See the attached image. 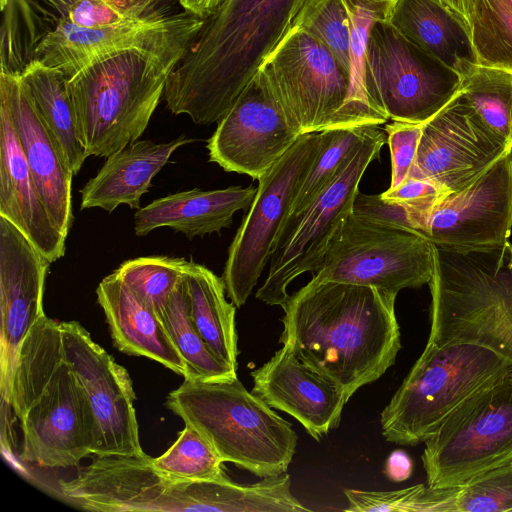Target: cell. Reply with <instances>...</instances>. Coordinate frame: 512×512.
I'll return each instance as SVG.
<instances>
[{
    "label": "cell",
    "mask_w": 512,
    "mask_h": 512,
    "mask_svg": "<svg viewBox=\"0 0 512 512\" xmlns=\"http://www.w3.org/2000/svg\"><path fill=\"white\" fill-rule=\"evenodd\" d=\"M396 297L371 286L311 278L281 306L279 342L341 387L348 401L396 361Z\"/></svg>",
    "instance_id": "obj_1"
},
{
    "label": "cell",
    "mask_w": 512,
    "mask_h": 512,
    "mask_svg": "<svg viewBox=\"0 0 512 512\" xmlns=\"http://www.w3.org/2000/svg\"><path fill=\"white\" fill-rule=\"evenodd\" d=\"M306 0H224L170 73L167 108L197 125L218 122L278 45Z\"/></svg>",
    "instance_id": "obj_2"
},
{
    "label": "cell",
    "mask_w": 512,
    "mask_h": 512,
    "mask_svg": "<svg viewBox=\"0 0 512 512\" xmlns=\"http://www.w3.org/2000/svg\"><path fill=\"white\" fill-rule=\"evenodd\" d=\"M10 406L21 430L25 462L66 468L94 453L91 405L66 357L60 322L46 315L19 349Z\"/></svg>",
    "instance_id": "obj_3"
},
{
    "label": "cell",
    "mask_w": 512,
    "mask_h": 512,
    "mask_svg": "<svg viewBox=\"0 0 512 512\" xmlns=\"http://www.w3.org/2000/svg\"><path fill=\"white\" fill-rule=\"evenodd\" d=\"M428 341L481 345L512 361V244L455 251L433 246Z\"/></svg>",
    "instance_id": "obj_4"
},
{
    "label": "cell",
    "mask_w": 512,
    "mask_h": 512,
    "mask_svg": "<svg viewBox=\"0 0 512 512\" xmlns=\"http://www.w3.org/2000/svg\"><path fill=\"white\" fill-rule=\"evenodd\" d=\"M167 407L197 429L223 462L265 478L285 473L297 446L291 424L238 378L184 379Z\"/></svg>",
    "instance_id": "obj_5"
},
{
    "label": "cell",
    "mask_w": 512,
    "mask_h": 512,
    "mask_svg": "<svg viewBox=\"0 0 512 512\" xmlns=\"http://www.w3.org/2000/svg\"><path fill=\"white\" fill-rule=\"evenodd\" d=\"M175 67L128 51L94 63L67 80L79 137L89 156L107 158L138 140Z\"/></svg>",
    "instance_id": "obj_6"
},
{
    "label": "cell",
    "mask_w": 512,
    "mask_h": 512,
    "mask_svg": "<svg viewBox=\"0 0 512 512\" xmlns=\"http://www.w3.org/2000/svg\"><path fill=\"white\" fill-rule=\"evenodd\" d=\"M512 371V361L471 343L426 347L380 415L383 437L415 446L431 437L464 400Z\"/></svg>",
    "instance_id": "obj_7"
},
{
    "label": "cell",
    "mask_w": 512,
    "mask_h": 512,
    "mask_svg": "<svg viewBox=\"0 0 512 512\" xmlns=\"http://www.w3.org/2000/svg\"><path fill=\"white\" fill-rule=\"evenodd\" d=\"M387 142L385 130L371 125L329 184L298 213L288 216L270 257L269 272L256 292L267 305L282 306L288 286L313 272L329 241L352 212L359 184L369 164Z\"/></svg>",
    "instance_id": "obj_8"
},
{
    "label": "cell",
    "mask_w": 512,
    "mask_h": 512,
    "mask_svg": "<svg viewBox=\"0 0 512 512\" xmlns=\"http://www.w3.org/2000/svg\"><path fill=\"white\" fill-rule=\"evenodd\" d=\"M427 485L461 486L512 460V371L458 405L425 442Z\"/></svg>",
    "instance_id": "obj_9"
},
{
    "label": "cell",
    "mask_w": 512,
    "mask_h": 512,
    "mask_svg": "<svg viewBox=\"0 0 512 512\" xmlns=\"http://www.w3.org/2000/svg\"><path fill=\"white\" fill-rule=\"evenodd\" d=\"M147 454L95 456L69 480H59L69 503L99 512H222L221 483L186 481L159 471ZM227 480V479H226Z\"/></svg>",
    "instance_id": "obj_10"
},
{
    "label": "cell",
    "mask_w": 512,
    "mask_h": 512,
    "mask_svg": "<svg viewBox=\"0 0 512 512\" xmlns=\"http://www.w3.org/2000/svg\"><path fill=\"white\" fill-rule=\"evenodd\" d=\"M258 71L301 134L361 126L350 105L349 73L299 26H290Z\"/></svg>",
    "instance_id": "obj_11"
},
{
    "label": "cell",
    "mask_w": 512,
    "mask_h": 512,
    "mask_svg": "<svg viewBox=\"0 0 512 512\" xmlns=\"http://www.w3.org/2000/svg\"><path fill=\"white\" fill-rule=\"evenodd\" d=\"M204 22L162 0L143 16L100 28H86L59 17L36 49L35 59L60 70L68 79L78 71L115 55L139 51L177 65Z\"/></svg>",
    "instance_id": "obj_12"
},
{
    "label": "cell",
    "mask_w": 512,
    "mask_h": 512,
    "mask_svg": "<svg viewBox=\"0 0 512 512\" xmlns=\"http://www.w3.org/2000/svg\"><path fill=\"white\" fill-rule=\"evenodd\" d=\"M433 246L417 233L371 223L351 212L329 241L312 279L397 295L430 282Z\"/></svg>",
    "instance_id": "obj_13"
},
{
    "label": "cell",
    "mask_w": 512,
    "mask_h": 512,
    "mask_svg": "<svg viewBox=\"0 0 512 512\" xmlns=\"http://www.w3.org/2000/svg\"><path fill=\"white\" fill-rule=\"evenodd\" d=\"M367 81L389 120L424 123L461 92L463 77L380 19L368 39Z\"/></svg>",
    "instance_id": "obj_14"
},
{
    "label": "cell",
    "mask_w": 512,
    "mask_h": 512,
    "mask_svg": "<svg viewBox=\"0 0 512 512\" xmlns=\"http://www.w3.org/2000/svg\"><path fill=\"white\" fill-rule=\"evenodd\" d=\"M319 132L302 134L261 177L254 200L228 249L223 271L226 294L243 306L266 267L292 202L311 167Z\"/></svg>",
    "instance_id": "obj_15"
},
{
    "label": "cell",
    "mask_w": 512,
    "mask_h": 512,
    "mask_svg": "<svg viewBox=\"0 0 512 512\" xmlns=\"http://www.w3.org/2000/svg\"><path fill=\"white\" fill-rule=\"evenodd\" d=\"M301 135L257 71L218 121L207 142L209 161L258 180Z\"/></svg>",
    "instance_id": "obj_16"
},
{
    "label": "cell",
    "mask_w": 512,
    "mask_h": 512,
    "mask_svg": "<svg viewBox=\"0 0 512 512\" xmlns=\"http://www.w3.org/2000/svg\"><path fill=\"white\" fill-rule=\"evenodd\" d=\"M512 147L490 129L461 92L424 122L408 177L458 192L476 181Z\"/></svg>",
    "instance_id": "obj_17"
},
{
    "label": "cell",
    "mask_w": 512,
    "mask_h": 512,
    "mask_svg": "<svg viewBox=\"0 0 512 512\" xmlns=\"http://www.w3.org/2000/svg\"><path fill=\"white\" fill-rule=\"evenodd\" d=\"M66 357L83 386L95 421L96 456H138L135 393L129 373L77 321L60 322Z\"/></svg>",
    "instance_id": "obj_18"
},
{
    "label": "cell",
    "mask_w": 512,
    "mask_h": 512,
    "mask_svg": "<svg viewBox=\"0 0 512 512\" xmlns=\"http://www.w3.org/2000/svg\"><path fill=\"white\" fill-rule=\"evenodd\" d=\"M512 231V149L465 189L432 207L422 236L455 251L492 249Z\"/></svg>",
    "instance_id": "obj_19"
},
{
    "label": "cell",
    "mask_w": 512,
    "mask_h": 512,
    "mask_svg": "<svg viewBox=\"0 0 512 512\" xmlns=\"http://www.w3.org/2000/svg\"><path fill=\"white\" fill-rule=\"evenodd\" d=\"M50 261L12 222L0 216V396L12 414L11 385L22 342L43 316Z\"/></svg>",
    "instance_id": "obj_20"
},
{
    "label": "cell",
    "mask_w": 512,
    "mask_h": 512,
    "mask_svg": "<svg viewBox=\"0 0 512 512\" xmlns=\"http://www.w3.org/2000/svg\"><path fill=\"white\" fill-rule=\"evenodd\" d=\"M252 392L270 407L294 417L315 440L338 427L348 402L336 383L282 346L251 372Z\"/></svg>",
    "instance_id": "obj_21"
},
{
    "label": "cell",
    "mask_w": 512,
    "mask_h": 512,
    "mask_svg": "<svg viewBox=\"0 0 512 512\" xmlns=\"http://www.w3.org/2000/svg\"><path fill=\"white\" fill-rule=\"evenodd\" d=\"M0 98L9 108L41 200L67 236L73 221V174L64 163L20 74L0 71Z\"/></svg>",
    "instance_id": "obj_22"
},
{
    "label": "cell",
    "mask_w": 512,
    "mask_h": 512,
    "mask_svg": "<svg viewBox=\"0 0 512 512\" xmlns=\"http://www.w3.org/2000/svg\"><path fill=\"white\" fill-rule=\"evenodd\" d=\"M0 216L50 261L64 256L66 235L41 200L6 102L0 98Z\"/></svg>",
    "instance_id": "obj_23"
},
{
    "label": "cell",
    "mask_w": 512,
    "mask_h": 512,
    "mask_svg": "<svg viewBox=\"0 0 512 512\" xmlns=\"http://www.w3.org/2000/svg\"><path fill=\"white\" fill-rule=\"evenodd\" d=\"M96 294L119 350L148 357L184 379L190 378L186 363L161 318L115 272L102 279Z\"/></svg>",
    "instance_id": "obj_24"
},
{
    "label": "cell",
    "mask_w": 512,
    "mask_h": 512,
    "mask_svg": "<svg viewBox=\"0 0 512 512\" xmlns=\"http://www.w3.org/2000/svg\"><path fill=\"white\" fill-rule=\"evenodd\" d=\"M256 192L253 186H230L169 194L137 210L134 232L146 236L156 228L169 227L189 239L219 232L231 225L237 211L250 208Z\"/></svg>",
    "instance_id": "obj_25"
},
{
    "label": "cell",
    "mask_w": 512,
    "mask_h": 512,
    "mask_svg": "<svg viewBox=\"0 0 512 512\" xmlns=\"http://www.w3.org/2000/svg\"><path fill=\"white\" fill-rule=\"evenodd\" d=\"M193 141L185 136L165 143L136 140L111 154L81 189V209L98 207L111 213L121 204L140 209L141 196L154 176L175 150Z\"/></svg>",
    "instance_id": "obj_26"
},
{
    "label": "cell",
    "mask_w": 512,
    "mask_h": 512,
    "mask_svg": "<svg viewBox=\"0 0 512 512\" xmlns=\"http://www.w3.org/2000/svg\"><path fill=\"white\" fill-rule=\"evenodd\" d=\"M387 20L462 77L478 64L469 23L439 0H393Z\"/></svg>",
    "instance_id": "obj_27"
},
{
    "label": "cell",
    "mask_w": 512,
    "mask_h": 512,
    "mask_svg": "<svg viewBox=\"0 0 512 512\" xmlns=\"http://www.w3.org/2000/svg\"><path fill=\"white\" fill-rule=\"evenodd\" d=\"M184 278L190 299V314L197 331L214 356L237 371V307L226 299L223 278L192 259Z\"/></svg>",
    "instance_id": "obj_28"
},
{
    "label": "cell",
    "mask_w": 512,
    "mask_h": 512,
    "mask_svg": "<svg viewBox=\"0 0 512 512\" xmlns=\"http://www.w3.org/2000/svg\"><path fill=\"white\" fill-rule=\"evenodd\" d=\"M20 75L64 163L76 175L89 154L79 137L68 78L37 59Z\"/></svg>",
    "instance_id": "obj_29"
},
{
    "label": "cell",
    "mask_w": 512,
    "mask_h": 512,
    "mask_svg": "<svg viewBox=\"0 0 512 512\" xmlns=\"http://www.w3.org/2000/svg\"><path fill=\"white\" fill-rule=\"evenodd\" d=\"M351 28L350 105L361 126L385 124L389 119L372 100L367 81V46L377 20L388 19L393 0H344Z\"/></svg>",
    "instance_id": "obj_30"
},
{
    "label": "cell",
    "mask_w": 512,
    "mask_h": 512,
    "mask_svg": "<svg viewBox=\"0 0 512 512\" xmlns=\"http://www.w3.org/2000/svg\"><path fill=\"white\" fill-rule=\"evenodd\" d=\"M162 322L186 363L189 379L213 381L237 377V371L217 359L197 331L184 277L166 304Z\"/></svg>",
    "instance_id": "obj_31"
},
{
    "label": "cell",
    "mask_w": 512,
    "mask_h": 512,
    "mask_svg": "<svg viewBox=\"0 0 512 512\" xmlns=\"http://www.w3.org/2000/svg\"><path fill=\"white\" fill-rule=\"evenodd\" d=\"M1 26L0 71L21 72L35 60L36 49L55 27L52 15L35 0H0Z\"/></svg>",
    "instance_id": "obj_32"
},
{
    "label": "cell",
    "mask_w": 512,
    "mask_h": 512,
    "mask_svg": "<svg viewBox=\"0 0 512 512\" xmlns=\"http://www.w3.org/2000/svg\"><path fill=\"white\" fill-rule=\"evenodd\" d=\"M462 94L481 120L512 147V72L477 64L463 76Z\"/></svg>",
    "instance_id": "obj_33"
},
{
    "label": "cell",
    "mask_w": 512,
    "mask_h": 512,
    "mask_svg": "<svg viewBox=\"0 0 512 512\" xmlns=\"http://www.w3.org/2000/svg\"><path fill=\"white\" fill-rule=\"evenodd\" d=\"M469 27L478 64L512 72V0H473Z\"/></svg>",
    "instance_id": "obj_34"
},
{
    "label": "cell",
    "mask_w": 512,
    "mask_h": 512,
    "mask_svg": "<svg viewBox=\"0 0 512 512\" xmlns=\"http://www.w3.org/2000/svg\"><path fill=\"white\" fill-rule=\"evenodd\" d=\"M370 126L331 128L319 132L316 157L297 190L288 216L305 208L329 184Z\"/></svg>",
    "instance_id": "obj_35"
},
{
    "label": "cell",
    "mask_w": 512,
    "mask_h": 512,
    "mask_svg": "<svg viewBox=\"0 0 512 512\" xmlns=\"http://www.w3.org/2000/svg\"><path fill=\"white\" fill-rule=\"evenodd\" d=\"M189 261L169 256H146L124 261L114 272L161 318L166 304L184 277Z\"/></svg>",
    "instance_id": "obj_36"
},
{
    "label": "cell",
    "mask_w": 512,
    "mask_h": 512,
    "mask_svg": "<svg viewBox=\"0 0 512 512\" xmlns=\"http://www.w3.org/2000/svg\"><path fill=\"white\" fill-rule=\"evenodd\" d=\"M184 424L173 445L161 456L151 458L153 465L170 477L186 481L229 479L213 446L197 429Z\"/></svg>",
    "instance_id": "obj_37"
},
{
    "label": "cell",
    "mask_w": 512,
    "mask_h": 512,
    "mask_svg": "<svg viewBox=\"0 0 512 512\" xmlns=\"http://www.w3.org/2000/svg\"><path fill=\"white\" fill-rule=\"evenodd\" d=\"M453 487L417 484L394 491L345 489L349 512H451Z\"/></svg>",
    "instance_id": "obj_38"
},
{
    "label": "cell",
    "mask_w": 512,
    "mask_h": 512,
    "mask_svg": "<svg viewBox=\"0 0 512 512\" xmlns=\"http://www.w3.org/2000/svg\"><path fill=\"white\" fill-rule=\"evenodd\" d=\"M292 25L319 39L349 73L351 28L344 0H306Z\"/></svg>",
    "instance_id": "obj_39"
},
{
    "label": "cell",
    "mask_w": 512,
    "mask_h": 512,
    "mask_svg": "<svg viewBox=\"0 0 512 512\" xmlns=\"http://www.w3.org/2000/svg\"><path fill=\"white\" fill-rule=\"evenodd\" d=\"M512 511V460L454 487L452 512Z\"/></svg>",
    "instance_id": "obj_40"
},
{
    "label": "cell",
    "mask_w": 512,
    "mask_h": 512,
    "mask_svg": "<svg viewBox=\"0 0 512 512\" xmlns=\"http://www.w3.org/2000/svg\"><path fill=\"white\" fill-rule=\"evenodd\" d=\"M161 0H79L67 19L86 28H100L137 19Z\"/></svg>",
    "instance_id": "obj_41"
},
{
    "label": "cell",
    "mask_w": 512,
    "mask_h": 512,
    "mask_svg": "<svg viewBox=\"0 0 512 512\" xmlns=\"http://www.w3.org/2000/svg\"><path fill=\"white\" fill-rule=\"evenodd\" d=\"M352 214L371 223L419 234L412 209L402 201L385 198L381 194L368 195L358 191L353 202Z\"/></svg>",
    "instance_id": "obj_42"
},
{
    "label": "cell",
    "mask_w": 512,
    "mask_h": 512,
    "mask_svg": "<svg viewBox=\"0 0 512 512\" xmlns=\"http://www.w3.org/2000/svg\"><path fill=\"white\" fill-rule=\"evenodd\" d=\"M424 123L393 121L385 125L391 153V184L397 188L409 175L414 164Z\"/></svg>",
    "instance_id": "obj_43"
},
{
    "label": "cell",
    "mask_w": 512,
    "mask_h": 512,
    "mask_svg": "<svg viewBox=\"0 0 512 512\" xmlns=\"http://www.w3.org/2000/svg\"><path fill=\"white\" fill-rule=\"evenodd\" d=\"M449 193L451 192L431 181L407 177L397 188L387 189L381 195L385 198L406 203H416Z\"/></svg>",
    "instance_id": "obj_44"
},
{
    "label": "cell",
    "mask_w": 512,
    "mask_h": 512,
    "mask_svg": "<svg viewBox=\"0 0 512 512\" xmlns=\"http://www.w3.org/2000/svg\"><path fill=\"white\" fill-rule=\"evenodd\" d=\"M383 472L392 482L405 481L412 475V460L403 450H395L387 457Z\"/></svg>",
    "instance_id": "obj_45"
},
{
    "label": "cell",
    "mask_w": 512,
    "mask_h": 512,
    "mask_svg": "<svg viewBox=\"0 0 512 512\" xmlns=\"http://www.w3.org/2000/svg\"><path fill=\"white\" fill-rule=\"evenodd\" d=\"M181 7L200 18L212 15L224 0H177Z\"/></svg>",
    "instance_id": "obj_46"
},
{
    "label": "cell",
    "mask_w": 512,
    "mask_h": 512,
    "mask_svg": "<svg viewBox=\"0 0 512 512\" xmlns=\"http://www.w3.org/2000/svg\"><path fill=\"white\" fill-rule=\"evenodd\" d=\"M54 10L57 11L59 17H67L71 7L79 0H44Z\"/></svg>",
    "instance_id": "obj_47"
},
{
    "label": "cell",
    "mask_w": 512,
    "mask_h": 512,
    "mask_svg": "<svg viewBox=\"0 0 512 512\" xmlns=\"http://www.w3.org/2000/svg\"><path fill=\"white\" fill-rule=\"evenodd\" d=\"M443 5L454 11L468 23V15L465 9L464 0H439Z\"/></svg>",
    "instance_id": "obj_48"
},
{
    "label": "cell",
    "mask_w": 512,
    "mask_h": 512,
    "mask_svg": "<svg viewBox=\"0 0 512 512\" xmlns=\"http://www.w3.org/2000/svg\"><path fill=\"white\" fill-rule=\"evenodd\" d=\"M464 4H465V9H466V12L468 15V21H469V15H470L471 7L473 4V0H464Z\"/></svg>",
    "instance_id": "obj_49"
}]
</instances>
